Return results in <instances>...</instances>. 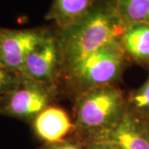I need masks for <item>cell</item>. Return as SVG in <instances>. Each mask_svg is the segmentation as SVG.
Wrapping results in <instances>:
<instances>
[{"mask_svg": "<svg viewBox=\"0 0 149 149\" xmlns=\"http://www.w3.org/2000/svg\"><path fill=\"white\" fill-rule=\"evenodd\" d=\"M125 27L113 1L98 0L82 20L66 30L56 31L61 80L91 54L120 40Z\"/></svg>", "mask_w": 149, "mask_h": 149, "instance_id": "1", "label": "cell"}, {"mask_svg": "<svg viewBox=\"0 0 149 149\" xmlns=\"http://www.w3.org/2000/svg\"><path fill=\"white\" fill-rule=\"evenodd\" d=\"M74 138L82 143L102 140L122 121L128 94L117 85L96 87L74 99Z\"/></svg>", "mask_w": 149, "mask_h": 149, "instance_id": "2", "label": "cell"}, {"mask_svg": "<svg viewBox=\"0 0 149 149\" xmlns=\"http://www.w3.org/2000/svg\"><path fill=\"white\" fill-rule=\"evenodd\" d=\"M120 40L108 44L85 58L61 80L60 90L74 100L96 87L117 85L129 64Z\"/></svg>", "mask_w": 149, "mask_h": 149, "instance_id": "3", "label": "cell"}, {"mask_svg": "<svg viewBox=\"0 0 149 149\" xmlns=\"http://www.w3.org/2000/svg\"><path fill=\"white\" fill-rule=\"evenodd\" d=\"M60 94L58 85L39 82L21 74L18 84L0 100V113L32 123L45 109L55 104Z\"/></svg>", "mask_w": 149, "mask_h": 149, "instance_id": "4", "label": "cell"}, {"mask_svg": "<svg viewBox=\"0 0 149 149\" xmlns=\"http://www.w3.org/2000/svg\"><path fill=\"white\" fill-rule=\"evenodd\" d=\"M51 32L46 28L0 29V64L20 73L28 55Z\"/></svg>", "mask_w": 149, "mask_h": 149, "instance_id": "5", "label": "cell"}, {"mask_svg": "<svg viewBox=\"0 0 149 149\" xmlns=\"http://www.w3.org/2000/svg\"><path fill=\"white\" fill-rule=\"evenodd\" d=\"M19 74L32 80L60 87L61 58L56 32H51L28 55Z\"/></svg>", "mask_w": 149, "mask_h": 149, "instance_id": "6", "label": "cell"}, {"mask_svg": "<svg viewBox=\"0 0 149 149\" xmlns=\"http://www.w3.org/2000/svg\"><path fill=\"white\" fill-rule=\"evenodd\" d=\"M35 136L42 143H53L74 138L73 118L61 107L52 104L41 112L32 122Z\"/></svg>", "mask_w": 149, "mask_h": 149, "instance_id": "7", "label": "cell"}, {"mask_svg": "<svg viewBox=\"0 0 149 149\" xmlns=\"http://www.w3.org/2000/svg\"><path fill=\"white\" fill-rule=\"evenodd\" d=\"M104 139L123 149H149V122L128 107L122 121Z\"/></svg>", "mask_w": 149, "mask_h": 149, "instance_id": "8", "label": "cell"}, {"mask_svg": "<svg viewBox=\"0 0 149 149\" xmlns=\"http://www.w3.org/2000/svg\"><path fill=\"white\" fill-rule=\"evenodd\" d=\"M98 0H52L46 19L52 22L56 31H64L87 16Z\"/></svg>", "mask_w": 149, "mask_h": 149, "instance_id": "9", "label": "cell"}, {"mask_svg": "<svg viewBox=\"0 0 149 149\" xmlns=\"http://www.w3.org/2000/svg\"><path fill=\"white\" fill-rule=\"evenodd\" d=\"M121 45L129 63L149 68V23L134 22L126 26Z\"/></svg>", "mask_w": 149, "mask_h": 149, "instance_id": "10", "label": "cell"}, {"mask_svg": "<svg viewBox=\"0 0 149 149\" xmlns=\"http://www.w3.org/2000/svg\"><path fill=\"white\" fill-rule=\"evenodd\" d=\"M125 26L134 22L149 23V0H113Z\"/></svg>", "mask_w": 149, "mask_h": 149, "instance_id": "11", "label": "cell"}, {"mask_svg": "<svg viewBox=\"0 0 149 149\" xmlns=\"http://www.w3.org/2000/svg\"><path fill=\"white\" fill-rule=\"evenodd\" d=\"M148 76L139 88L128 93V109L149 122V68Z\"/></svg>", "mask_w": 149, "mask_h": 149, "instance_id": "12", "label": "cell"}, {"mask_svg": "<svg viewBox=\"0 0 149 149\" xmlns=\"http://www.w3.org/2000/svg\"><path fill=\"white\" fill-rule=\"evenodd\" d=\"M21 79L19 73L10 70L0 64V100L10 92Z\"/></svg>", "mask_w": 149, "mask_h": 149, "instance_id": "13", "label": "cell"}, {"mask_svg": "<svg viewBox=\"0 0 149 149\" xmlns=\"http://www.w3.org/2000/svg\"><path fill=\"white\" fill-rule=\"evenodd\" d=\"M38 149H86L84 143L75 138L65 139L53 143H44Z\"/></svg>", "mask_w": 149, "mask_h": 149, "instance_id": "14", "label": "cell"}, {"mask_svg": "<svg viewBox=\"0 0 149 149\" xmlns=\"http://www.w3.org/2000/svg\"><path fill=\"white\" fill-rule=\"evenodd\" d=\"M84 143L86 149H123L119 145L108 139L95 140Z\"/></svg>", "mask_w": 149, "mask_h": 149, "instance_id": "15", "label": "cell"}]
</instances>
